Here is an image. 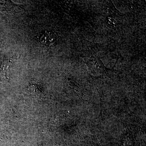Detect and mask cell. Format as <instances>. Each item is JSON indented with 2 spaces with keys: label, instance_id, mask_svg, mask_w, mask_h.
<instances>
[{
  "label": "cell",
  "instance_id": "obj_1",
  "mask_svg": "<svg viewBox=\"0 0 146 146\" xmlns=\"http://www.w3.org/2000/svg\"><path fill=\"white\" fill-rule=\"evenodd\" d=\"M40 40L44 44L49 45L50 43L52 42L51 41L52 40V38H51V36L50 35V33H48L46 32L41 36Z\"/></svg>",
  "mask_w": 146,
  "mask_h": 146
}]
</instances>
